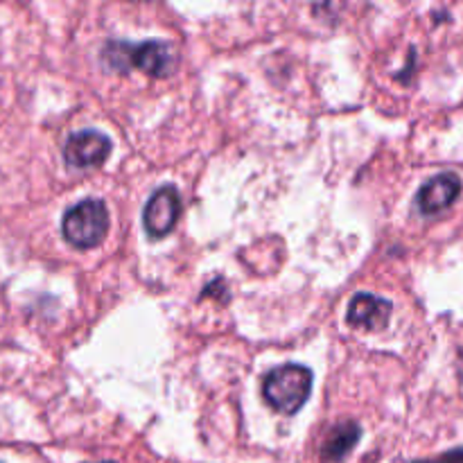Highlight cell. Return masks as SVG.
<instances>
[{
  "instance_id": "30bf717a",
  "label": "cell",
  "mask_w": 463,
  "mask_h": 463,
  "mask_svg": "<svg viewBox=\"0 0 463 463\" xmlns=\"http://www.w3.org/2000/svg\"><path fill=\"white\" fill-rule=\"evenodd\" d=\"M102 463H113V461H102Z\"/></svg>"
},
{
  "instance_id": "7a4b0ae2",
  "label": "cell",
  "mask_w": 463,
  "mask_h": 463,
  "mask_svg": "<svg viewBox=\"0 0 463 463\" xmlns=\"http://www.w3.org/2000/svg\"><path fill=\"white\" fill-rule=\"evenodd\" d=\"M312 392V371L301 364L276 366L265 378V398L280 414H297Z\"/></svg>"
},
{
  "instance_id": "9c48e42d",
  "label": "cell",
  "mask_w": 463,
  "mask_h": 463,
  "mask_svg": "<svg viewBox=\"0 0 463 463\" xmlns=\"http://www.w3.org/2000/svg\"><path fill=\"white\" fill-rule=\"evenodd\" d=\"M416 463H463V450L448 452V455L439 457V459H430V461H416Z\"/></svg>"
},
{
  "instance_id": "5b68a950",
  "label": "cell",
  "mask_w": 463,
  "mask_h": 463,
  "mask_svg": "<svg viewBox=\"0 0 463 463\" xmlns=\"http://www.w3.org/2000/svg\"><path fill=\"white\" fill-rule=\"evenodd\" d=\"M111 154V140L104 134L93 129L77 131L68 138L66 147H63V156L66 163L72 167H93L107 161Z\"/></svg>"
},
{
  "instance_id": "8992f818",
  "label": "cell",
  "mask_w": 463,
  "mask_h": 463,
  "mask_svg": "<svg viewBox=\"0 0 463 463\" xmlns=\"http://www.w3.org/2000/svg\"><path fill=\"white\" fill-rule=\"evenodd\" d=\"M393 306L387 298H380L375 294H357L348 306V324L353 328L364 330H383L392 319Z\"/></svg>"
},
{
  "instance_id": "ba28073f",
  "label": "cell",
  "mask_w": 463,
  "mask_h": 463,
  "mask_svg": "<svg viewBox=\"0 0 463 463\" xmlns=\"http://www.w3.org/2000/svg\"><path fill=\"white\" fill-rule=\"evenodd\" d=\"M360 441V428H357L353 420H346V423L337 425V428L330 432L328 441L324 446V459L330 463L342 461L348 452L355 448V443Z\"/></svg>"
},
{
  "instance_id": "3957f363",
  "label": "cell",
  "mask_w": 463,
  "mask_h": 463,
  "mask_svg": "<svg viewBox=\"0 0 463 463\" xmlns=\"http://www.w3.org/2000/svg\"><path fill=\"white\" fill-rule=\"evenodd\" d=\"M63 238L75 249H93L107 238L109 211L99 199H81L68 208L61 222Z\"/></svg>"
},
{
  "instance_id": "52a82bcc",
  "label": "cell",
  "mask_w": 463,
  "mask_h": 463,
  "mask_svg": "<svg viewBox=\"0 0 463 463\" xmlns=\"http://www.w3.org/2000/svg\"><path fill=\"white\" fill-rule=\"evenodd\" d=\"M461 193V181L457 175L443 172V175L430 179L423 188L419 190V211L423 215H437V213L446 211Z\"/></svg>"
},
{
  "instance_id": "6da1fadb",
  "label": "cell",
  "mask_w": 463,
  "mask_h": 463,
  "mask_svg": "<svg viewBox=\"0 0 463 463\" xmlns=\"http://www.w3.org/2000/svg\"><path fill=\"white\" fill-rule=\"evenodd\" d=\"M104 59H107L109 66L118 68V71L136 66L152 77H167L176 68L175 52L163 41H145V43L111 41L104 48Z\"/></svg>"
},
{
  "instance_id": "277c9868",
  "label": "cell",
  "mask_w": 463,
  "mask_h": 463,
  "mask_svg": "<svg viewBox=\"0 0 463 463\" xmlns=\"http://www.w3.org/2000/svg\"><path fill=\"white\" fill-rule=\"evenodd\" d=\"M181 213V199L172 185H163L156 193L149 197L147 206H145L143 222L145 231H147L152 238H163V235L170 233L175 229L176 220H179Z\"/></svg>"
}]
</instances>
